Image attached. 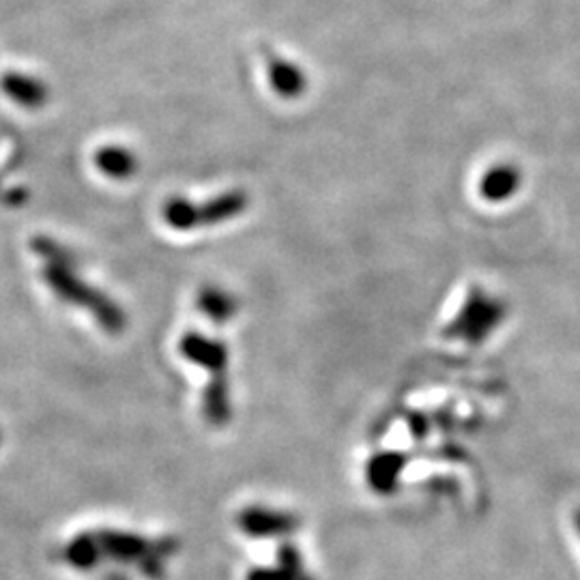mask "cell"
Returning <instances> with one entry per match:
<instances>
[{
	"label": "cell",
	"mask_w": 580,
	"mask_h": 580,
	"mask_svg": "<svg viewBox=\"0 0 580 580\" xmlns=\"http://www.w3.org/2000/svg\"><path fill=\"white\" fill-rule=\"evenodd\" d=\"M43 280L59 299L89 310L104 331L121 333L127 327V317L121 310V305L116 301H112L108 294H104L102 290L93 289L86 282H82L75 276L73 267L45 265L43 267Z\"/></svg>",
	"instance_id": "6da1fadb"
},
{
	"label": "cell",
	"mask_w": 580,
	"mask_h": 580,
	"mask_svg": "<svg viewBox=\"0 0 580 580\" xmlns=\"http://www.w3.org/2000/svg\"><path fill=\"white\" fill-rule=\"evenodd\" d=\"M100 557L110 555L118 561H125V566H136L141 574L146 579L162 580L166 577V557H170L177 545L170 540H145L141 536L121 534V531H100L93 536Z\"/></svg>",
	"instance_id": "7a4b0ae2"
},
{
	"label": "cell",
	"mask_w": 580,
	"mask_h": 580,
	"mask_svg": "<svg viewBox=\"0 0 580 580\" xmlns=\"http://www.w3.org/2000/svg\"><path fill=\"white\" fill-rule=\"evenodd\" d=\"M179 351L187 362L198 363L211 372V376H226L228 349L224 342L189 331L179 342Z\"/></svg>",
	"instance_id": "3957f363"
},
{
	"label": "cell",
	"mask_w": 580,
	"mask_h": 580,
	"mask_svg": "<svg viewBox=\"0 0 580 580\" xmlns=\"http://www.w3.org/2000/svg\"><path fill=\"white\" fill-rule=\"evenodd\" d=\"M244 534L252 538H278L292 534L299 525L297 516L278 509L248 508L237 518Z\"/></svg>",
	"instance_id": "277c9868"
},
{
	"label": "cell",
	"mask_w": 580,
	"mask_h": 580,
	"mask_svg": "<svg viewBox=\"0 0 580 580\" xmlns=\"http://www.w3.org/2000/svg\"><path fill=\"white\" fill-rule=\"evenodd\" d=\"M0 89L11 102L24 108H41L48 102V86L41 80L27 75V73H4L0 77Z\"/></svg>",
	"instance_id": "5b68a950"
},
{
	"label": "cell",
	"mask_w": 580,
	"mask_h": 580,
	"mask_svg": "<svg viewBox=\"0 0 580 580\" xmlns=\"http://www.w3.org/2000/svg\"><path fill=\"white\" fill-rule=\"evenodd\" d=\"M248 196L241 189L226 191L221 196L211 198L203 207H198V218L200 226H218L228 219L239 218L248 209Z\"/></svg>",
	"instance_id": "8992f818"
},
{
	"label": "cell",
	"mask_w": 580,
	"mask_h": 580,
	"mask_svg": "<svg viewBox=\"0 0 580 580\" xmlns=\"http://www.w3.org/2000/svg\"><path fill=\"white\" fill-rule=\"evenodd\" d=\"M404 465H406V458L402 454H392V452L379 454L376 458H372L365 469L370 488L376 490L379 495H390L392 490H396Z\"/></svg>",
	"instance_id": "52a82bcc"
},
{
	"label": "cell",
	"mask_w": 580,
	"mask_h": 580,
	"mask_svg": "<svg viewBox=\"0 0 580 580\" xmlns=\"http://www.w3.org/2000/svg\"><path fill=\"white\" fill-rule=\"evenodd\" d=\"M95 166L110 179H130L138 168V159L125 146L108 145L97 148Z\"/></svg>",
	"instance_id": "ba28073f"
},
{
	"label": "cell",
	"mask_w": 580,
	"mask_h": 580,
	"mask_svg": "<svg viewBox=\"0 0 580 580\" xmlns=\"http://www.w3.org/2000/svg\"><path fill=\"white\" fill-rule=\"evenodd\" d=\"M278 568H258L248 574V580H312L303 568V559L292 545H284L278 552Z\"/></svg>",
	"instance_id": "9c48e42d"
},
{
	"label": "cell",
	"mask_w": 580,
	"mask_h": 580,
	"mask_svg": "<svg viewBox=\"0 0 580 580\" xmlns=\"http://www.w3.org/2000/svg\"><path fill=\"white\" fill-rule=\"evenodd\" d=\"M269 82L273 86V91L280 95V97H287V100H294L299 97L305 86H308V80H305V73L301 72L294 63L284 61V59H273L269 63Z\"/></svg>",
	"instance_id": "30bf717a"
},
{
	"label": "cell",
	"mask_w": 580,
	"mask_h": 580,
	"mask_svg": "<svg viewBox=\"0 0 580 580\" xmlns=\"http://www.w3.org/2000/svg\"><path fill=\"white\" fill-rule=\"evenodd\" d=\"M203 413L207 422L216 428H221L228 424L232 408H230V394H228V381L226 376H211L205 398H203Z\"/></svg>",
	"instance_id": "8fae6325"
},
{
	"label": "cell",
	"mask_w": 580,
	"mask_h": 580,
	"mask_svg": "<svg viewBox=\"0 0 580 580\" xmlns=\"http://www.w3.org/2000/svg\"><path fill=\"white\" fill-rule=\"evenodd\" d=\"M196 305L216 325H226L239 312L237 299L230 292L216 289V287H205V289L200 290L198 299H196Z\"/></svg>",
	"instance_id": "7c38bea8"
},
{
	"label": "cell",
	"mask_w": 580,
	"mask_h": 580,
	"mask_svg": "<svg viewBox=\"0 0 580 580\" xmlns=\"http://www.w3.org/2000/svg\"><path fill=\"white\" fill-rule=\"evenodd\" d=\"M164 221L175 230H194L200 226L198 207L185 198H170L162 209Z\"/></svg>",
	"instance_id": "4fadbf2b"
},
{
	"label": "cell",
	"mask_w": 580,
	"mask_h": 580,
	"mask_svg": "<svg viewBox=\"0 0 580 580\" xmlns=\"http://www.w3.org/2000/svg\"><path fill=\"white\" fill-rule=\"evenodd\" d=\"M65 559L70 561V566L77 568V570H91L97 566L100 561V548L93 536H77L73 538L72 542L68 545L65 550Z\"/></svg>",
	"instance_id": "5bb4252c"
},
{
	"label": "cell",
	"mask_w": 580,
	"mask_h": 580,
	"mask_svg": "<svg viewBox=\"0 0 580 580\" xmlns=\"http://www.w3.org/2000/svg\"><path fill=\"white\" fill-rule=\"evenodd\" d=\"M33 250H35L37 256H41L45 260V265H59V267H73L75 265V258H73L72 252H68L54 239L37 237L35 241H33Z\"/></svg>",
	"instance_id": "9a60e30c"
},
{
	"label": "cell",
	"mask_w": 580,
	"mask_h": 580,
	"mask_svg": "<svg viewBox=\"0 0 580 580\" xmlns=\"http://www.w3.org/2000/svg\"><path fill=\"white\" fill-rule=\"evenodd\" d=\"M574 527H577V531H579L580 536V508L574 511Z\"/></svg>",
	"instance_id": "2e32d148"
}]
</instances>
